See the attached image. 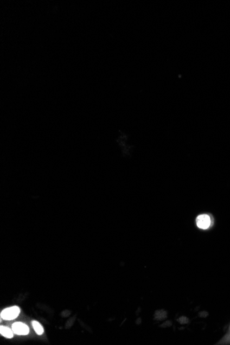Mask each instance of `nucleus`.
<instances>
[{"mask_svg": "<svg viewBox=\"0 0 230 345\" xmlns=\"http://www.w3.org/2000/svg\"><path fill=\"white\" fill-rule=\"evenodd\" d=\"M20 313V308L17 306H11V307L4 309L1 313V318L6 320H12L17 318Z\"/></svg>", "mask_w": 230, "mask_h": 345, "instance_id": "nucleus-1", "label": "nucleus"}, {"mask_svg": "<svg viewBox=\"0 0 230 345\" xmlns=\"http://www.w3.org/2000/svg\"><path fill=\"white\" fill-rule=\"evenodd\" d=\"M14 333L19 336H25L29 333V327L22 323H15L12 326Z\"/></svg>", "mask_w": 230, "mask_h": 345, "instance_id": "nucleus-2", "label": "nucleus"}, {"mask_svg": "<svg viewBox=\"0 0 230 345\" xmlns=\"http://www.w3.org/2000/svg\"><path fill=\"white\" fill-rule=\"evenodd\" d=\"M211 224L210 217L207 214H202L196 218V225L199 228L206 229L209 228Z\"/></svg>", "mask_w": 230, "mask_h": 345, "instance_id": "nucleus-3", "label": "nucleus"}, {"mask_svg": "<svg viewBox=\"0 0 230 345\" xmlns=\"http://www.w3.org/2000/svg\"><path fill=\"white\" fill-rule=\"evenodd\" d=\"M0 333H1L2 336H4L5 338H12L13 337L14 332L12 331V329H11L8 327L1 326V327H0Z\"/></svg>", "mask_w": 230, "mask_h": 345, "instance_id": "nucleus-4", "label": "nucleus"}, {"mask_svg": "<svg viewBox=\"0 0 230 345\" xmlns=\"http://www.w3.org/2000/svg\"><path fill=\"white\" fill-rule=\"evenodd\" d=\"M32 326H33V329H34V330L35 331V332L38 334V335H42L43 333V326L41 325V324L38 323L37 321H32Z\"/></svg>", "mask_w": 230, "mask_h": 345, "instance_id": "nucleus-5", "label": "nucleus"}]
</instances>
